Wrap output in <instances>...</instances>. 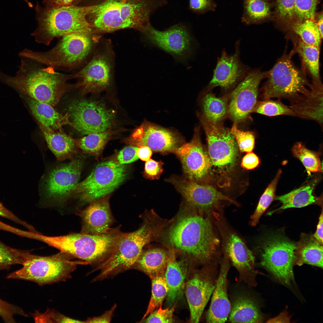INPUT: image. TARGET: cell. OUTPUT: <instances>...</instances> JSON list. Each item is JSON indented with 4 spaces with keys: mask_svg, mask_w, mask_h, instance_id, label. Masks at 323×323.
Listing matches in <instances>:
<instances>
[{
    "mask_svg": "<svg viewBox=\"0 0 323 323\" xmlns=\"http://www.w3.org/2000/svg\"><path fill=\"white\" fill-rule=\"evenodd\" d=\"M21 58L19 69L14 76L0 71V81L37 101L56 106L62 96L75 84L68 81L73 74L58 72L31 59Z\"/></svg>",
    "mask_w": 323,
    "mask_h": 323,
    "instance_id": "cell-1",
    "label": "cell"
},
{
    "mask_svg": "<svg viewBox=\"0 0 323 323\" xmlns=\"http://www.w3.org/2000/svg\"><path fill=\"white\" fill-rule=\"evenodd\" d=\"M196 213L179 217L165 234L167 244L174 251L201 262L211 261L216 255L220 240L209 218Z\"/></svg>",
    "mask_w": 323,
    "mask_h": 323,
    "instance_id": "cell-2",
    "label": "cell"
},
{
    "mask_svg": "<svg viewBox=\"0 0 323 323\" xmlns=\"http://www.w3.org/2000/svg\"><path fill=\"white\" fill-rule=\"evenodd\" d=\"M94 5L35 8L37 27L31 35L38 43L48 45L55 38L76 32H93L87 16Z\"/></svg>",
    "mask_w": 323,
    "mask_h": 323,
    "instance_id": "cell-3",
    "label": "cell"
},
{
    "mask_svg": "<svg viewBox=\"0 0 323 323\" xmlns=\"http://www.w3.org/2000/svg\"><path fill=\"white\" fill-rule=\"evenodd\" d=\"M93 32L72 33L61 37L52 49L37 51L25 49L19 53L27 58L55 70L71 71L80 70L84 65L98 38Z\"/></svg>",
    "mask_w": 323,
    "mask_h": 323,
    "instance_id": "cell-4",
    "label": "cell"
},
{
    "mask_svg": "<svg viewBox=\"0 0 323 323\" xmlns=\"http://www.w3.org/2000/svg\"><path fill=\"white\" fill-rule=\"evenodd\" d=\"M144 0H107L95 5L87 16L94 33L132 28L144 32L150 26Z\"/></svg>",
    "mask_w": 323,
    "mask_h": 323,
    "instance_id": "cell-5",
    "label": "cell"
},
{
    "mask_svg": "<svg viewBox=\"0 0 323 323\" xmlns=\"http://www.w3.org/2000/svg\"><path fill=\"white\" fill-rule=\"evenodd\" d=\"M73 258L61 252L48 256L29 253L22 267L10 274L7 278L30 281L40 285L65 281L71 277L77 265L88 263L74 260Z\"/></svg>",
    "mask_w": 323,
    "mask_h": 323,
    "instance_id": "cell-6",
    "label": "cell"
},
{
    "mask_svg": "<svg viewBox=\"0 0 323 323\" xmlns=\"http://www.w3.org/2000/svg\"><path fill=\"white\" fill-rule=\"evenodd\" d=\"M144 218L138 229L125 233L111 254L95 269L101 270L97 276L99 279H103L135 265L144 247L156 233V227L150 217Z\"/></svg>",
    "mask_w": 323,
    "mask_h": 323,
    "instance_id": "cell-7",
    "label": "cell"
},
{
    "mask_svg": "<svg viewBox=\"0 0 323 323\" xmlns=\"http://www.w3.org/2000/svg\"><path fill=\"white\" fill-rule=\"evenodd\" d=\"M294 52L284 53L267 72V80L262 89L263 99L272 98L290 101L305 92L310 85L304 72L292 60Z\"/></svg>",
    "mask_w": 323,
    "mask_h": 323,
    "instance_id": "cell-8",
    "label": "cell"
},
{
    "mask_svg": "<svg viewBox=\"0 0 323 323\" xmlns=\"http://www.w3.org/2000/svg\"><path fill=\"white\" fill-rule=\"evenodd\" d=\"M206 136L211 173L219 176H228L237 163L239 148L230 130L220 123L209 121L203 116L200 117Z\"/></svg>",
    "mask_w": 323,
    "mask_h": 323,
    "instance_id": "cell-9",
    "label": "cell"
},
{
    "mask_svg": "<svg viewBox=\"0 0 323 323\" xmlns=\"http://www.w3.org/2000/svg\"><path fill=\"white\" fill-rule=\"evenodd\" d=\"M127 171L125 164H119L115 160L103 162L77 184L71 195L77 196L83 203H90L109 196L124 181Z\"/></svg>",
    "mask_w": 323,
    "mask_h": 323,
    "instance_id": "cell-10",
    "label": "cell"
},
{
    "mask_svg": "<svg viewBox=\"0 0 323 323\" xmlns=\"http://www.w3.org/2000/svg\"><path fill=\"white\" fill-rule=\"evenodd\" d=\"M295 248V244L278 236L266 239L261 245V265L287 286L295 283L293 267Z\"/></svg>",
    "mask_w": 323,
    "mask_h": 323,
    "instance_id": "cell-11",
    "label": "cell"
},
{
    "mask_svg": "<svg viewBox=\"0 0 323 323\" xmlns=\"http://www.w3.org/2000/svg\"><path fill=\"white\" fill-rule=\"evenodd\" d=\"M68 109L75 129L83 135L108 131L115 122V111L100 101L74 100Z\"/></svg>",
    "mask_w": 323,
    "mask_h": 323,
    "instance_id": "cell-12",
    "label": "cell"
},
{
    "mask_svg": "<svg viewBox=\"0 0 323 323\" xmlns=\"http://www.w3.org/2000/svg\"><path fill=\"white\" fill-rule=\"evenodd\" d=\"M108 50L95 53L86 65L73 74V79L77 80L75 88L81 94L100 91L110 85L112 63L111 52Z\"/></svg>",
    "mask_w": 323,
    "mask_h": 323,
    "instance_id": "cell-13",
    "label": "cell"
},
{
    "mask_svg": "<svg viewBox=\"0 0 323 323\" xmlns=\"http://www.w3.org/2000/svg\"><path fill=\"white\" fill-rule=\"evenodd\" d=\"M168 180L174 186L188 203L208 216L216 211H222L220 204L222 201H227L239 205L235 201L211 185H201L188 179L176 177H171Z\"/></svg>",
    "mask_w": 323,
    "mask_h": 323,
    "instance_id": "cell-14",
    "label": "cell"
},
{
    "mask_svg": "<svg viewBox=\"0 0 323 323\" xmlns=\"http://www.w3.org/2000/svg\"><path fill=\"white\" fill-rule=\"evenodd\" d=\"M267 74L259 69L251 70L232 92L228 111L234 123L244 121L252 112L257 103L259 85Z\"/></svg>",
    "mask_w": 323,
    "mask_h": 323,
    "instance_id": "cell-15",
    "label": "cell"
},
{
    "mask_svg": "<svg viewBox=\"0 0 323 323\" xmlns=\"http://www.w3.org/2000/svg\"><path fill=\"white\" fill-rule=\"evenodd\" d=\"M144 32L149 42L170 54L177 60H186L192 54L194 40L183 26L176 25L161 31L150 25Z\"/></svg>",
    "mask_w": 323,
    "mask_h": 323,
    "instance_id": "cell-16",
    "label": "cell"
},
{
    "mask_svg": "<svg viewBox=\"0 0 323 323\" xmlns=\"http://www.w3.org/2000/svg\"><path fill=\"white\" fill-rule=\"evenodd\" d=\"M220 232L225 254L242 275L254 270L255 258L241 238L227 225L217 212L212 213Z\"/></svg>",
    "mask_w": 323,
    "mask_h": 323,
    "instance_id": "cell-17",
    "label": "cell"
},
{
    "mask_svg": "<svg viewBox=\"0 0 323 323\" xmlns=\"http://www.w3.org/2000/svg\"><path fill=\"white\" fill-rule=\"evenodd\" d=\"M199 134L196 130L190 142L182 144L174 151L180 159L188 179L198 183L211 173L210 159Z\"/></svg>",
    "mask_w": 323,
    "mask_h": 323,
    "instance_id": "cell-18",
    "label": "cell"
},
{
    "mask_svg": "<svg viewBox=\"0 0 323 323\" xmlns=\"http://www.w3.org/2000/svg\"><path fill=\"white\" fill-rule=\"evenodd\" d=\"M124 141L138 147L146 146L154 152L162 153L174 152L181 141L170 130L147 122L135 129Z\"/></svg>",
    "mask_w": 323,
    "mask_h": 323,
    "instance_id": "cell-19",
    "label": "cell"
},
{
    "mask_svg": "<svg viewBox=\"0 0 323 323\" xmlns=\"http://www.w3.org/2000/svg\"><path fill=\"white\" fill-rule=\"evenodd\" d=\"M83 163L80 159H73L68 163L52 170L45 182V189L48 197L62 199L71 195L78 183Z\"/></svg>",
    "mask_w": 323,
    "mask_h": 323,
    "instance_id": "cell-20",
    "label": "cell"
},
{
    "mask_svg": "<svg viewBox=\"0 0 323 323\" xmlns=\"http://www.w3.org/2000/svg\"><path fill=\"white\" fill-rule=\"evenodd\" d=\"M215 284L211 275L203 271L195 273L187 282L185 293L190 309L191 322H199Z\"/></svg>",
    "mask_w": 323,
    "mask_h": 323,
    "instance_id": "cell-21",
    "label": "cell"
},
{
    "mask_svg": "<svg viewBox=\"0 0 323 323\" xmlns=\"http://www.w3.org/2000/svg\"><path fill=\"white\" fill-rule=\"evenodd\" d=\"M239 42L235 45V53L229 55L225 51L218 58L209 85L229 89L241 82L250 71L249 68L241 62L240 58Z\"/></svg>",
    "mask_w": 323,
    "mask_h": 323,
    "instance_id": "cell-22",
    "label": "cell"
},
{
    "mask_svg": "<svg viewBox=\"0 0 323 323\" xmlns=\"http://www.w3.org/2000/svg\"><path fill=\"white\" fill-rule=\"evenodd\" d=\"M109 196L90 202L80 213L82 220L81 233L92 235L106 233L114 221L109 202Z\"/></svg>",
    "mask_w": 323,
    "mask_h": 323,
    "instance_id": "cell-23",
    "label": "cell"
},
{
    "mask_svg": "<svg viewBox=\"0 0 323 323\" xmlns=\"http://www.w3.org/2000/svg\"><path fill=\"white\" fill-rule=\"evenodd\" d=\"M229 267L228 259L225 254L221 263L219 275L215 284L211 302L206 315L208 323H224L227 320L231 304L227 292V276Z\"/></svg>",
    "mask_w": 323,
    "mask_h": 323,
    "instance_id": "cell-24",
    "label": "cell"
},
{
    "mask_svg": "<svg viewBox=\"0 0 323 323\" xmlns=\"http://www.w3.org/2000/svg\"><path fill=\"white\" fill-rule=\"evenodd\" d=\"M323 86L313 83L304 92L290 101V107L295 116L323 124Z\"/></svg>",
    "mask_w": 323,
    "mask_h": 323,
    "instance_id": "cell-25",
    "label": "cell"
},
{
    "mask_svg": "<svg viewBox=\"0 0 323 323\" xmlns=\"http://www.w3.org/2000/svg\"><path fill=\"white\" fill-rule=\"evenodd\" d=\"M187 273L186 264L183 261L177 260L174 251L171 250L164 274L168 288L166 299L167 305H172L182 296Z\"/></svg>",
    "mask_w": 323,
    "mask_h": 323,
    "instance_id": "cell-26",
    "label": "cell"
},
{
    "mask_svg": "<svg viewBox=\"0 0 323 323\" xmlns=\"http://www.w3.org/2000/svg\"><path fill=\"white\" fill-rule=\"evenodd\" d=\"M39 128L57 160L72 159L79 153L73 138L61 129L52 130L38 122Z\"/></svg>",
    "mask_w": 323,
    "mask_h": 323,
    "instance_id": "cell-27",
    "label": "cell"
},
{
    "mask_svg": "<svg viewBox=\"0 0 323 323\" xmlns=\"http://www.w3.org/2000/svg\"><path fill=\"white\" fill-rule=\"evenodd\" d=\"M318 178L313 179L307 184L284 195L276 196L275 199L280 201L282 205L278 209L269 213L270 215L276 211L290 208H300L311 204L322 206V197H317L314 194L315 187L318 182Z\"/></svg>",
    "mask_w": 323,
    "mask_h": 323,
    "instance_id": "cell-28",
    "label": "cell"
},
{
    "mask_svg": "<svg viewBox=\"0 0 323 323\" xmlns=\"http://www.w3.org/2000/svg\"><path fill=\"white\" fill-rule=\"evenodd\" d=\"M28 102L32 113L38 122L44 126L54 130L62 129L63 126L67 125L75 128L74 125L70 120L68 113L64 115L60 113L52 106L30 97Z\"/></svg>",
    "mask_w": 323,
    "mask_h": 323,
    "instance_id": "cell-29",
    "label": "cell"
},
{
    "mask_svg": "<svg viewBox=\"0 0 323 323\" xmlns=\"http://www.w3.org/2000/svg\"><path fill=\"white\" fill-rule=\"evenodd\" d=\"M296 245L294 265L308 264L323 268V246L313 235L302 234Z\"/></svg>",
    "mask_w": 323,
    "mask_h": 323,
    "instance_id": "cell-30",
    "label": "cell"
},
{
    "mask_svg": "<svg viewBox=\"0 0 323 323\" xmlns=\"http://www.w3.org/2000/svg\"><path fill=\"white\" fill-rule=\"evenodd\" d=\"M229 321L232 323H260L263 317L256 302L251 298L237 297L231 305Z\"/></svg>",
    "mask_w": 323,
    "mask_h": 323,
    "instance_id": "cell-31",
    "label": "cell"
},
{
    "mask_svg": "<svg viewBox=\"0 0 323 323\" xmlns=\"http://www.w3.org/2000/svg\"><path fill=\"white\" fill-rule=\"evenodd\" d=\"M168 257L169 253L162 249L143 250L135 265L152 279L164 275Z\"/></svg>",
    "mask_w": 323,
    "mask_h": 323,
    "instance_id": "cell-32",
    "label": "cell"
},
{
    "mask_svg": "<svg viewBox=\"0 0 323 323\" xmlns=\"http://www.w3.org/2000/svg\"><path fill=\"white\" fill-rule=\"evenodd\" d=\"M293 38L294 51L298 53L304 65L310 74L313 83H321L319 73L320 48L304 43L297 37Z\"/></svg>",
    "mask_w": 323,
    "mask_h": 323,
    "instance_id": "cell-33",
    "label": "cell"
},
{
    "mask_svg": "<svg viewBox=\"0 0 323 323\" xmlns=\"http://www.w3.org/2000/svg\"><path fill=\"white\" fill-rule=\"evenodd\" d=\"M288 30L304 43L320 48L322 38L315 19L294 22Z\"/></svg>",
    "mask_w": 323,
    "mask_h": 323,
    "instance_id": "cell-34",
    "label": "cell"
},
{
    "mask_svg": "<svg viewBox=\"0 0 323 323\" xmlns=\"http://www.w3.org/2000/svg\"><path fill=\"white\" fill-rule=\"evenodd\" d=\"M111 135L108 130L90 134L80 138H73V140L78 148L83 153L98 157Z\"/></svg>",
    "mask_w": 323,
    "mask_h": 323,
    "instance_id": "cell-35",
    "label": "cell"
},
{
    "mask_svg": "<svg viewBox=\"0 0 323 323\" xmlns=\"http://www.w3.org/2000/svg\"><path fill=\"white\" fill-rule=\"evenodd\" d=\"M202 104L203 116L212 122L220 123L228 111L227 98L217 97L211 93L205 95Z\"/></svg>",
    "mask_w": 323,
    "mask_h": 323,
    "instance_id": "cell-36",
    "label": "cell"
},
{
    "mask_svg": "<svg viewBox=\"0 0 323 323\" xmlns=\"http://www.w3.org/2000/svg\"><path fill=\"white\" fill-rule=\"evenodd\" d=\"M242 21L247 24L260 22L271 14L269 4L266 0H244Z\"/></svg>",
    "mask_w": 323,
    "mask_h": 323,
    "instance_id": "cell-37",
    "label": "cell"
},
{
    "mask_svg": "<svg viewBox=\"0 0 323 323\" xmlns=\"http://www.w3.org/2000/svg\"><path fill=\"white\" fill-rule=\"evenodd\" d=\"M294 156L298 159L308 173L322 172L319 153L307 148L301 142L295 143L292 149Z\"/></svg>",
    "mask_w": 323,
    "mask_h": 323,
    "instance_id": "cell-38",
    "label": "cell"
},
{
    "mask_svg": "<svg viewBox=\"0 0 323 323\" xmlns=\"http://www.w3.org/2000/svg\"><path fill=\"white\" fill-rule=\"evenodd\" d=\"M152 280V291L151 298L147 310L142 320L159 306L167 297L168 288L164 275L153 278Z\"/></svg>",
    "mask_w": 323,
    "mask_h": 323,
    "instance_id": "cell-39",
    "label": "cell"
},
{
    "mask_svg": "<svg viewBox=\"0 0 323 323\" xmlns=\"http://www.w3.org/2000/svg\"><path fill=\"white\" fill-rule=\"evenodd\" d=\"M281 173V170H278L260 197L256 209L250 217V224L252 226L257 225L262 214L275 199L276 187Z\"/></svg>",
    "mask_w": 323,
    "mask_h": 323,
    "instance_id": "cell-40",
    "label": "cell"
},
{
    "mask_svg": "<svg viewBox=\"0 0 323 323\" xmlns=\"http://www.w3.org/2000/svg\"><path fill=\"white\" fill-rule=\"evenodd\" d=\"M252 112L270 117L280 115L295 116L290 107L285 105L280 100L263 99L257 102Z\"/></svg>",
    "mask_w": 323,
    "mask_h": 323,
    "instance_id": "cell-41",
    "label": "cell"
},
{
    "mask_svg": "<svg viewBox=\"0 0 323 323\" xmlns=\"http://www.w3.org/2000/svg\"><path fill=\"white\" fill-rule=\"evenodd\" d=\"M296 0H276L274 18L277 25L288 30L294 20Z\"/></svg>",
    "mask_w": 323,
    "mask_h": 323,
    "instance_id": "cell-42",
    "label": "cell"
},
{
    "mask_svg": "<svg viewBox=\"0 0 323 323\" xmlns=\"http://www.w3.org/2000/svg\"><path fill=\"white\" fill-rule=\"evenodd\" d=\"M28 252L13 249L0 243V269L17 264L22 265Z\"/></svg>",
    "mask_w": 323,
    "mask_h": 323,
    "instance_id": "cell-43",
    "label": "cell"
},
{
    "mask_svg": "<svg viewBox=\"0 0 323 323\" xmlns=\"http://www.w3.org/2000/svg\"><path fill=\"white\" fill-rule=\"evenodd\" d=\"M319 0H296L293 22L315 19L316 10Z\"/></svg>",
    "mask_w": 323,
    "mask_h": 323,
    "instance_id": "cell-44",
    "label": "cell"
},
{
    "mask_svg": "<svg viewBox=\"0 0 323 323\" xmlns=\"http://www.w3.org/2000/svg\"><path fill=\"white\" fill-rule=\"evenodd\" d=\"M234 123L230 130L234 137L239 150L241 152H252L255 144V136L251 131H244L239 129Z\"/></svg>",
    "mask_w": 323,
    "mask_h": 323,
    "instance_id": "cell-45",
    "label": "cell"
},
{
    "mask_svg": "<svg viewBox=\"0 0 323 323\" xmlns=\"http://www.w3.org/2000/svg\"><path fill=\"white\" fill-rule=\"evenodd\" d=\"M175 306L171 307L162 309V305L156 309L149 315L146 318L141 320L140 322L144 323H172L174 320L173 314Z\"/></svg>",
    "mask_w": 323,
    "mask_h": 323,
    "instance_id": "cell-46",
    "label": "cell"
},
{
    "mask_svg": "<svg viewBox=\"0 0 323 323\" xmlns=\"http://www.w3.org/2000/svg\"><path fill=\"white\" fill-rule=\"evenodd\" d=\"M35 320L38 322H84L65 316L57 312L52 310H48L43 313H37L34 317Z\"/></svg>",
    "mask_w": 323,
    "mask_h": 323,
    "instance_id": "cell-47",
    "label": "cell"
},
{
    "mask_svg": "<svg viewBox=\"0 0 323 323\" xmlns=\"http://www.w3.org/2000/svg\"><path fill=\"white\" fill-rule=\"evenodd\" d=\"M138 147L130 146L125 147L118 154L115 160L121 164H125L133 162L138 159L137 155Z\"/></svg>",
    "mask_w": 323,
    "mask_h": 323,
    "instance_id": "cell-48",
    "label": "cell"
},
{
    "mask_svg": "<svg viewBox=\"0 0 323 323\" xmlns=\"http://www.w3.org/2000/svg\"><path fill=\"white\" fill-rule=\"evenodd\" d=\"M163 163L152 159L146 161L145 164L144 174L150 179H158L163 171Z\"/></svg>",
    "mask_w": 323,
    "mask_h": 323,
    "instance_id": "cell-49",
    "label": "cell"
},
{
    "mask_svg": "<svg viewBox=\"0 0 323 323\" xmlns=\"http://www.w3.org/2000/svg\"><path fill=\"white\" fill-rule=\"evenodd\" d=\"M247 153L243 157L241 165L245 170H251L258 166L260 160L258 156L252 152Z\"/></svg>",
    "mask_w": 323,
    "mask_h": 323,
    "instance_id": "cell-50",
    "label": "cell"
},
{
    "mask_svg": "<svg viewBox=\"0 0 323 323\" xmlns=\"http://www.w3.org/2000/svg\"><path fill=\"white\" fill-rule=\"evenodd\" d=\"M191 9L197 11L211 9L214 5L211 0H190Z\"/></svg>",
    "mask_w": 323,
    "mask_h": 323,
    "instance_id": "cell-51",
    "label": "cell"
},
{
    "mask_svg": "<svg viewBox=\"0 0 323 323\" xmlns=\"http://www.w3.org/2000/svg\"><path fill=\"white\" fill-rule=\"evenodd\" d=\"M116 307L115 304L110 310L106 312L102 315L97 317L89 318L85 322L87 323H109L110 322L113 313Z\"/></svg>",
    "mask_w": 323,
    "mask_h": 323,
    "instance_id": "cell-52",
    "label": "cell"
},
{
    "mask_svg": "<svg viewBox=\"0 0 323 323\" xmlns=\"http://www.w3.org/2000/svg\"><path fill=\"white\" fill-rule=\"evenodd\" d=\"M0 216L12 220L16 223L27 226V224L20 220L11 212L5 207L0 202Z\"/></svg>",
    "mask_w": 323,
    "mask_h": 323,
    "instance_id": "cell-53",
    "label": "cell"
},
{
    "mask_svg": "<svg viewBox=\"0 0 323 323\" xmlns=\"http://www.w3.org/2000/svg\"><path fill=\"white\" fill-rule=\"evenodd\" d=\"M74 1V0H43L42 4L45 7H58L72 5Z\"/></svg>",
    "mask_w": 323,
    "mask_h": 323,
    "instance_id": "cell-54",
    "label": "cell"
},
{
    "mask_svg": "<svg viewBox=\"0 0 323 323\" xmlns=\"http://www.w3.org/2000/svg\"><path fill=\"white\" fill-rule=\"evenodd\" d=\"M152 154V150L148 147L142 146L138 147L137 155L139 159L144 161H147L150 159Z\"/></svg>",
    "mask_w": 323,
    "mask_h": 323,
    "instance_id": "cell-55",
    "label": "cell"
},
{
    "mask_svg": "<svg viewBox=\"0 0 323 323\" xmlns=\"http://www.w3.org/2000/svg\"><path fill=\"white\" fill-rule=\"evenodd\" d=\"M316 240L321 244H323V211L320 216L317 226L316 230L313 235Z\"/></svg>",
    "mask_w": 323,
    "mask_h": 323,
    "instance_id": "cell-56",
    "label": "cell"
},
{
    "mask_svg": "<svg viewBox=\"0 0 323 323\" xmlns=\"http://www.w3.org/2000/svg\"><path fill=\"white\" fill-rule=\"evenodd\" d=\"M290 318L286 311H284L277 316L270 319L267 322L289 323L290 322Z\"/></svg>",
    "mask_w": 323,
    "mask_h": 323,
    "instance_id": "cell-57",
    "label": "cell"
},
{
    "mask_svg": "<svg viewBox=\"0 0 323 323\" xmlns=\"http://www.w3.org/2000/svg\"><path fill=\"white\" fill-rule=\"evenodd\" d=\"M316 20H315L321 37L323 38V12L322 11L318 14Z\"/></svg>",
    "mask_w": 323,
    "mask_h": 323,
    "instance_id": "cell-58",
    "label": "cell"
},
{
    "mask_svg": "<svg viewBox=\"0 0 323 323\" xmlns=\"http://www.w3.org/2000/svg\"><path fill=\"white\" fill-rule=\"evenodd\" d=\"M30 7H33V5L28 0H23Z\"/></svg>",
    "mask_w": 323,
    "mask_h": 323,
    "instance_id": "cell-59",
    "label": "cell"
}]
</instances>
